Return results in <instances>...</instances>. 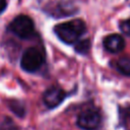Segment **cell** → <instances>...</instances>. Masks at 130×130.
I'll use <instances>...</instances> for the list:
<instances>
[{"label": "cell", "mask_w": 130, "mask_h": 130, "mask_svg": "<svg viewBox=\"0 0 130 130\" xmlns=\"http://www.w3.org/2000/svg\"><path fill=\"white\" fill-rule=\"evenodd\" d=\"M86 25L81 19H73L62 22L54 27L57 37L65 44L71 45L78 41V39L85 32Z\"/></svg>", "instance_id": "6da1fadb"}, {"label": "cell", "mask_w": 130, "mask_h": 130, "mask_svg": "<svg viewBox=\"0 0 130 130\" xmlns=\"http://www.w3.org/2000/svg\"><path fill=\"white\" fill-rule=\"evenodd\" d=\"M9 30L20 39H28L35 32V25L31 18L27 15L16 16L8 26Z\"/></svg>", "instance_id": "7a4b0ae2"}, {"label": "cell", "mask_w": 130, "mask_h": 130, "mask_svg": "<svg viewBox=\"0 0 130 130\" xmlns=\"http://www.w3.org/2000/svg\"><path fill=\"white\" fill-rule=\"evenodd\" d=\"M45 62L44 54L37 48H28L22 54L20 65L23 70L26 72H36L38 71Z\"/></svg>", "instance_id": "3957f363"}, {"label": "cell", "mask_w": 130, "mask_h": 130, "mask_svg": "<svg viewBox=\"0 0 130 130\" xmlns=\"http://www.w3.org/2000/svg\"><path fill=\"white\" fill-rule=\"evenodd\" d=\"M101 123V115L95 110H86L82 112L77 119V125L84 130H94Z\"/></svg>", "instance_id": "277c9868"}, {"label": "cell", "mask_w": 130, "mask_h": 130, "mask_svg": "<svg viewBox=\"0 0 130 130\" xmlns=\"http://www.w3.org/2000/svg\"><path fill=\"white\" fill-rule=\"evenodd\" d=\"M65 96H66L65 91L61 87L54 85V86L49 87L45 91L43 95V101L48 108L53 109V108L58 107L64 101Z\"/></svg>", "instance_id": "5b68a950"}, {"label": "cell", "mask_w": 130, "mask_h": 130, "mask_svg": "<svg viewBox=\"0 0 130 130\" xmlns=\"http://www.w3.org/2000/svg\"><path fill=\"white\" fill-rule=\"evenodd\" d=\"M104 47L110 53H119L125 47V41L123 37L118 34L109 35L104 39Z\"/></svg>", "instance_id": "8992f818"}, {"label": "cell", "mask_w": 130, "mask_h": 130, "mask_svg": "<svg viewBox=\"0 0 130 130\" xmlns=\"http://www.w3.org/2000/svg\"><path fill=\"white\" fill-rule=\"evenodd\" d=\"M117 69L120 73L130 76V56H123L117 62Z\"/></svg>", "instance_id": "52a82bcc"}, {"label": "cell", "mask_w": 130, "mask_h": 130, "mask_svg": "<svg viewBox=\"0 0 130 130\" xmlns=\"http://www.w3.org/2000/svg\"><path fill=\"white\" fill-rule=\"evenodd\" d=\"M8 107L10 108V110L15 114L17 115L18 117H23L25 115V108H24V105L19 102V101H16V100H11L8 102Z\"/></svg>", "instance_id": "ba28073f"}, {"label": "cell", "mask_w": 130, "mask_h": 130, "mask_svg": "<svg viewBox=\"0 0 130 130\" xmlns=\"http://www.w3.org/2000/svg\"><path fill=\"white\" fill-rule=\"evenodd\" d=\"M89 48H90V42L87 39L77 41L75 43V51L80 54H86L88 52Z\"/></svg>", "instance_id": "9c48e42d"}, {"label": "cell", "mask_w": 130, "mask_h": 130, "mask_svg": "<svg viewBox=\"0 0 130 130\" xmlns=\"http://www.w3.org/2000/svg\"><path fill=\"white\" fill-rule=\"evenodd\" d=\"M15 127L10 119H5L4 121H0V130H14Z\"/></svg>", "instance_id": "30bf717a"}, {"label": "cell", "mask_w": 130, "mask_h": 130, "mask_svg": "<svg viewBox=\"0 0 130 130\" xmlns=\"http://www.w3.org/2000/svg\"><path fill=\"white\" fill-rule=\"evenodd\" d=\"M120 29L122 30L123 34L130 37V18L120 22Z\"/></svg>", "instance_id": "8fae6325"}, {"label": "cell", "mask_w": 130, "mask_h": 130, "mask_svg": "<svg viewBox=\"0 0 130 130\" xmlns=\"http://www.w3.org/2000/svg\"><path fill=\"white\" fill-rule=\"evenodd\" d=\"M6 0H0V14L5 10L6 8Z\"/></svg>", "instance_id": "7c38bea8"}, {"label": "cell", "mask_w": 130, "mask_h": 130, "mask_svg": "<svg viewBox=\"0 0 130 130\" xmlns=\"http://www.w3.org/2000/svg\"><path fill=\"white\" fill-rule=\"evenodd\" d=\"M129 117H130V110H129Z\"/></svg>", "instance_id": "4fadbf2b"}]
</instances>
